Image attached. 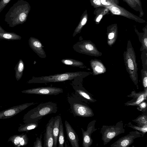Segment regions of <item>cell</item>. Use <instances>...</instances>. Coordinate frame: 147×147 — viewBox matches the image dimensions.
Segmentation results:
<instances>
[{"instance_id":"obj_1","label":"cell","mask_w":147,"mask_h":147,"mask_svg":"<svg viewBox=\"0 0 147 147\" xmlns=\"http://www.w3.org/2000/svg\"><path fill=\"white\" fill-rule=\"evenodd\" d=\"M27 4L23 0H18L5 14L4 21L9 26L13 27L23 23L27 17Z\"/></svg>"},{"instance_id":"obj_2","label":"cell","mask_w":147,"mask_h":147,"mask_svg":"<svg viewBox=\"0 0 147 147\" xmlns=\"http://www.w3.org/2000/svg\"><path fill=\"white\" fill-rule=\"evenodd\" d=\"M82 75L81 72H66L48 76L39 77L33 76L28 82V83H46L63 82L73 80L74 81L78 82Z\"/></svg>"},{"instance_id":"obj_3","label":"cell","mask_w":147,"mask_h":147,"mask_svg":"<svg viewBox=\"0 0 147 147\" xmlns=\"http://www.w3.org/2000/svg\"><path fill=\"white\" fill-rule=\"evenodd\" d=\"M57 107L56 103L52 102L41 103L30 110L27 115L28 122L38 121L47 115L56 113Z\"/></svg>"},{"instance_id":"obj_4","label":"cell","mask_w":147,"mask_h":147,"mask_svg":"<svg viewBox=\"0 0 147 147\" xmlns=\"http://www.w3.org/2000/svg\"><path fill=\"white\" fill-rule=\"evenodd\" d=\"M67 100L70 108L74 116L85 117H91L94 116L92 109L75 94L68 96Z\"/></svg>"},{"instance_id":"obj_5","label":"cell","mask_w":147,"mask_h":147,"mask_svg":"<svg viewBox=\"0 0 147 147\" xmlns=\"http://www.w3.org/2000/svg\"><path fill=\"white\" fill-rule=\"evenodd\" d=\"M125 131L122 120L118 122L114 125H103L101 128L100 132L103 144L106 145L115 137L124 133Z\"/></svg>"},{"instance_id":"obj_6","label":"cell","mask_w":147,"mask_h":147,"mask_svg":"<svg viewBox=\"0 0 147 147\" xmlns=\"http://www.w3.org/2000/svg\"><path fill=\"white\" fill-rule=\"evenodd\" d=\"M144 134L137 131H132L126 135L122 137L110 145L111 147H128L137 138L143 137Z\"/></svg>"},{"instance_id":"obj_7","label":"cell","mask_w":147,"mask_h":147,"mask_svg":"<svg viewBox=\"0 0 147 147\" xmlns=\"http://www.w3.org/2000/svg\"><path fill=\"white\" fill-rule=\"evenodd\" d=\"M72 82V87L75 91V95L78 98L86 103H94L96 101L91 94L77 83L78 82Z\"/></svg>"},{"instance_id":"obj_8","label":"cell","mask_w":147,"mask_h":147,"mask_svg":"<svg viewBox=\"0 0 147 147\" xmlns=\"http://www.w3.org/2000/svg\"><path fill=\"white\" fill-rule=\"evenodd\" d=\"M24 92L32 94L55 95L63 93V90L61 88L48 86L33 88L26 90Z\"/></svg>"},{"instance_id":"obj_9","label":"cell","mask_w":147,"mask_h":147,"mask_svg":"<svg viewBox=\"0 0 147 147\" xmlns=\"http://www.w3.org/2000/svg\"><path fill=\"white\" fill-rule=\"evenodd\" d=\"M96 122L95 120L90 122L88 124L86 131L82 128H81L82 135V145L83 147H90L92 145L93 140L92 138L91 135L97 130V129L95 127Z\"/></svg>"},{"instance_id":"obj_10","label":"cell","mask_w":147,"mask_h":147,"mask_svg":"<svg viewBox=\"0 0 147 147\" xmlns=\"http://www.w3.org/2000/svg\"><path fill=\"white\" fill-rule=\"evenodd\" d=\"M127 97L132 98L130 100L124 103L126 106H137L141 102L147 100V90L136 92L132 91L131 94L127 96Z\"/></svg>"},{"instance_id":"obj_11","label":"cell","mask_w":147,"mask_h":147,"mask_svg":"<svg viewBox=\"0 0 147 147\" xmlns=\"http://www.w3.org/2000/svg\"><path fill=\"white\" fill-rule=\"evenodd\" d=\"M54 118V117H52L46 125L43 147H53L54 140L53 124Z\"/></svg>"},{"instance_id":"obj_12","label":"cell","mask_w":147,"mask_h":147,"mask_svg":"<svg viewBox=\"0 0 147 147\" xmlns=\"http://www.w3.org/2000/svg\"><path fill=\"white\" fill-rule=\"evenodd\" d=\"M28 44L30 47L42 59L46 58V54L43 48V46L39 40L30 37L28 40Z\"/></svg>"},{"instance_id":"obj_13","label":"cell","mask_w":147,"mask_h":147,"mask_svg":"<svg viewBox=\"0 0 147 147\" xmlns=\"http://www.w3.org/2000/svg\"><path fill=\"white\" fill-rule=\"evenodd\" d=\"M65 125L67 138L72 147H79L78 136L70 124L65 120Z\"/></svg>"},{"instance_id":"obj_14","label":"cell","mask_w":147,"mask_h":147,"mask_svg":"<svg viewBox=\"0 0 147 147\" xmlns=\"http://www.w3.org/2000/svg\"><path fill=\"white\" fill-rule=\"evenodd\" d=\"M61 119V117L60 115H58L54 117L53 124V133L54 140L53 147H57V146L59 124Z\"/></svg>"},{"instance_id":"obj_15","label":"cell","mask_w":147,"mask_h":147,"mask_svg":"<svg viewBox=\"0 0 147 147\" xmlns=\"http://www.w3.org/2000/svg\"><path fill=\"white\" fill-rule=\"evenodd\" d=\"M22 37L14 32H5L0 33V39L8 40H20Z\"/></svg>"},{"instance_id":"obj_16","label":"cell","mask_w":147,"mask_h":147,"mask_svg":"<svg viewBox=\"0 0 147 147\" xmlns=\"http://www.w3.org/2000/svg\"><path fill=\"white\" fill-rule=\"evenodd\" d=\"M24 67L23 60L20 59L14 68L15 71V77L17 81L20 80L23 75Z\"/></svg>"},{"instance_id":"obj_17","label":"cell","mask_w":147,"mask_h":147,"mask_svg":"<svg viewBox=\"0 0 147 147\" xmlns=\"http://www.w3.org/2000/svg\"><path fill=\"white\" fill-rule=\"evenodd\" d=\"M132 121L136 123L138 126H142L147 125V112L142 113Z\"/></svg>"},{"instance_id":"obj_18","label":"cell","mask_w":147,"mask_h":147,"mask_svg":"<svg viewBox=\"0 0 147 147\" xmlns=\"http://www.w3.org/2000/svg\"><path fill=\"white\" fill-rule=\"evenodd\" d=\"M58 140L59 142L58 147H63L65 141V136L63 125L61 119L60 120L59 124Z\"/></svg>"},{"instance_id":"obj_19","label":"cell","mask_w":147,"mask_h":147,"mask_svg":"<svg viewBox=\"0 0 147 147\" xmlns=\"http://www.w3.org/2000/svg\"><path fill=\"white\" fill-rule=\"evenodd\" d=\"M61 61L63 64L73 67H80L83 65L81 61L72 59H63Z\"/></svg>"},{"instance_id":"obj_20","label":"cell","mask_w":147,"mask_h":147,"mask_svg":"<svg viewBox=\"0 0 147 147\" xmlns=\"http://www.w3.org/2000/svg\"><path fill=\"white\" fill-rule=\"evenodd\" d=\"M127 126L132 128L144 134L147 131V125L142 126L134 125L130 122L125 125V126Z\"/></svg>"},{"instance_id":"obj_21","label":"cell","mask_w":147,"mask_h":147,"mask_svg":"<svg viewBox=\"0 0 147 147\" xmlns=\"http://www.w3.org/2000/svg\"><path fill=\"white\" fill-rule=\"evenodd\" d=\"M136 106L137 109L139 111H141L142 113L147 112V103L145 101L141 102Z\"/></svg>"},{"instance_id":"obj_22","label":"cell","mask_w":147,"mask_h":147,"mask_svg":"<svg viewBox=\"0 0 147 147\" xmlns=\"http://www.w3.org/2000/svg\"><path fill=\"white\" fill-rule=\"evenodd\" d=\"M42 134H41L40 136V138L37 137L36 140L34 142V147H42Z\"/></svg>"},{"instance_id":"obj_23","label":"cell","mask_w":147,"mask_h":147,"mask_svg":"<svg viewBox=\"0 0 147 147\" xmlns=\"http://www.w3.org/2000/svg\"><path fill=\"white\" fill-rule=\"evenodd\" d=\"M11 0H1L0 1V13Z\"/></svg>"},{"instance_id":"obj_24","label":"cell","mask_w":147,"mask_h":147,"mask_svg":"<svg viewBox=\"0 0 147 147\" xmlns=\"http://www.w3.org/2000/svg\"><path fill=\"white\" fill-rule=\"evenodd\" d=\"M112 13L114 14L119 15L120 13V11L118 8L114 7L111 9Z\"/></svg>"},{"instance_id":"obj_25","label":"cell","mask_w":147,"mask_h":147,"mask_svg":"<svg viewBox=\"0 0 147 147\" xmlns=\"http://www.w3.org/2000/svg\"><path fill=\"white\" fill-rule=\"evenodd\" d=\"M15 113L14 110L11 109L6 111L4 113V114L6 116H10L13 115Z\"/></svg>"},{"instance_id":"obj_26","label":"cell","mask_w":147,"mask_h":147,"mask_svg":"<svg viewBox=\"0 0 147 147\" xmlns=\"http://www.w3.org/2000/svg\"><path fill=\"white\" fill-rule=\"evenodd\" d=\"M128 67L129 69L131 70L134 69V65L133 62L131 59H129L128 60Z\"/></svg>"},{"instance_id":"obj_27","label":"cell","mask_w":147,"mask_h":147,"mask_svg":"<svg viewBox=\"0 0 147 147\" xmlns=\"http://www.w3.org/2000/svg\"><path fill=\"white\" fill-rule=\"evenodd\" d=\"M143 85L145 88L144 90H147V77H145L143 80Z\"/></svg>"},{"instance_id":"obj_28","label":"cell","mask_w":147,"mask_h":147,"mask_svg":"<svg viewBox=\"0 0 147 147\" xmlns=\"http://www.w3.org/2000/svg\"><path fill=\"white\" fill-rule=\"evenodd\" d=\"M20 137H17L15 139L14 142L16 145H17L20 142Z\"/></svg>"},{"instance_id":"obj_29","label":"cell","mask_w":147,"mask_h":147,"mask_svg":"<svg viewBox=\"0 0 147 147\" xmlns=\"http://www.w3.org/2000/svg\"><path fill=\"white\" fill-rule=\"evenodd\" d=\"M95 70L98 72H102V69L100 67L97 66L95 67Z\"/></svg>"},{"instance_id":"obj_30","label":"cell","mask_w":147,"mask_h":147,"mask_svg":"<svg viewBox=\"0 0 147 147\" xmlns=\"http://www.w3.org/2000/svg\"><path fill=\"white\" fill-rule=\"evenodd\" d=\"M114 34L113 33H109L108 35V38L110 39H113L114 37Z\"/></svg>"},{"instance_id":"obj_31","label":"cell","mask_w":147,"mask_h":147,"mask_svg":"<svg viewBox=\"0 0 147 147\" xmlns=\"http://www.w3.org/2000/svg\"><path fill=\"white\" fill-rule=\"evenodd\" d=\"M20 144L22 145H23L24 144V140L22 138H20Z\"/></svg>"},{"instance_id":"obj_32","label":"cell","mask_w":147,"mask_h":147,"mask_svg":"<svg viewBox=\"0 0 147 147\" xmlns=\"http://www.w3.org/2000/svg\"><path fill=\"white\" fill-rule=\"evenodd\" d=\"M87 21V19L86 18H83V19L82 20V22H81V25H85Z\"/></svg>"},{"instance_id":"obj_33","label":"cell","mask_w":147,"mask_h":147,"mask_svg":"<svg viewBox=\"0 0 147 147\" xmlns=\"http://www.w3.org/2000/svg\"><path fill=\"white\" fill-rule=\"evenodd\" d=\"M93 2L97 5H99L100 4V0H93Z\"/></svg>"},{"instance_id":"obj_34","label":"cell","mask_w":147,"mask_h":147,"mask_svg":"<svg viewBox=\"0 0 147 147\" xmlns=\"http://www.w3.org/2000/svg\"><path fill=\"white\" fill-rule=\"evenodd\" d=\"M102 15H100L97 17L96 19V21L97 22H99L100 20L102 18Z\"/></svg>"},{"instance_id":"obj_35","label":"cell","mask_w":147,"mask_h":147,"mask_svg":"<svg viewBox=\"0 0 147 147\" xmlns=\"http://www.w3.org/2000/svg\"><path fill=\"white\" fill-rule=\"evenodd\" d=\"M101 2L104 5H107V3L106 2L105 0H101Z\"/></svg>"},{"instance_id":"obj_36","label":"cell","mask_w":147,"mask_h":147,"mask_svg":"<svg viewBox=\"0 0 147 147\" xmlns=\"http://www.w3.org/2000/svg\"><path fill=\"white\" fill-rule=\"evenodd\" d=\"M5 30L2 28L0 26V33H3L6 32Z\"/></svg>"},{"instance_id":"obj_37","label":"cell","mask_w":147,"mask_h":147,"mask_svg":"<svg viewBox=\"0 0 147 147\" xmlns=\"http://www.w3.org/2000/svg\"><path fill=\"white\" fill-rule=\"evenodd\" d=\"M144 43L146 47H147V39L146 38H145L144 39Z\"/></svg>"}]
</instances>
